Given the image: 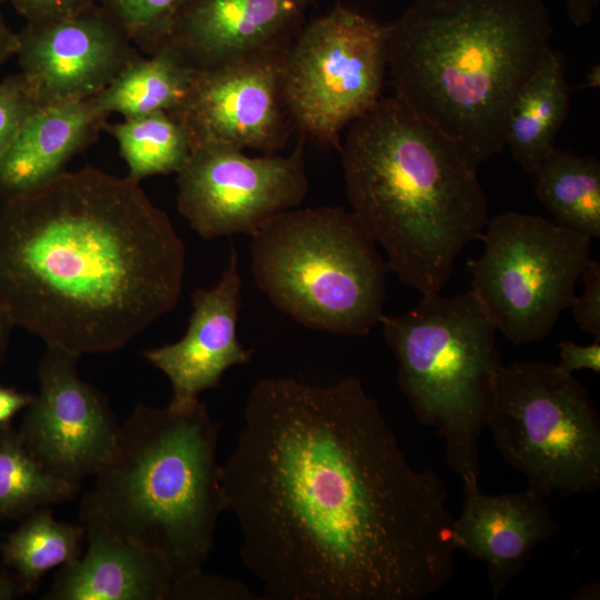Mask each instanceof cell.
Returning <instances> with one entry per match:
<instances>
[{"mask_svg":"<svg viewBox=\"0 0 600 600\" xmlns=\"http://www.w3.org/2000/svg\"><path fill=\"white\" fill-rule=\"evenodd\" d=\"M483 254L470 260L471 291L517 346L538 342L576 298L591 238L541 216L508 211L488 221Z\"/></svg>","mask_w":600,"mask_h":600,"instance_id":"9","label":"cell"},{"mask_svg":"<svg viewBox=\"0 0 600 600\" xmlns=\"http://www.w3.org/2000/svg\"><path fill=\"white\" fill-rule=\"evenodd\" d=\"M576 596L578 599L580 598V596H584L582 597V599H588V596H596V587H584Z\"/></svg>","mask_w":600,"mask_h":600,"instance_id":"38","label":"cell"},{"mask_svg":"<svg viewBox=\"0 0 600 600\" xmlns=\"http://www.w3.org/2000/svg\"><path fill=\"white\" fill-rule=\"evenodd\" d=\"M186 247L128 177L86 167L1 200L0 307L78 357L123 348L177 304Z\"/></svg>","mask_w":600,"mask_h":600,"instance_id":"2","label":"cell"},{"mask_svg":"<svg viewBox=\"0 0 600 600\" xmlns=\"http://www.w3.org/2000/svg\"><path fill=\"white\" fill-rule=\"evenodd\" d=\"M341 207L286 210L251 237V271L272 304L302 326L364 337L380 323L386 260Z\"/></svg>","mask_w":600,"mask_h":600,"instance_id":"7","label":"cell"},{"mask_svg":"<svg viewBox=\"0 0 600 600\" xmlns=\"http://www.w3.org/2000/svg\"><path fill=\"white\" fill-rule=\"evenodd\" d=\"M80 483L48 471L20 433L0 429V518H14L73 499Z\"/></svg>","mask_w":600,"mask_h":600,"instance_id":"25","label":"cell"},{"mask_svg":"<svg viewBox=\"0 0 600 600\" xmlns=\"http://www.w3.org/2000/svg\"><path fill=\"white\" fill-rule=\"evenodd\" d=\"M12 328H14L13 323L6 311L0 307V361Z\"/></svg>","mask_w":600,"mask_h":600,"instance_id":"35","label":"cell"},{"mask_svg":"<svg viewBox=\"0 0 600 600\" xmlns=\"http://www.w3.org/2000/svg\"><path fill=\"white\" fill-rule=\"evenodd\" d=\"M583 291L571 309L579 328L600 340V262L591 259L582 272Z\"/></svg>","mask_w":600,"mask_h":600,"instance_id":"29","label":"cell"},{"mask_svg":"<svg viewBox=\"0 0 600 600\" xmlns=\"http://www.w3.org/2000/svg\"><path fill=\"white\" fill-rule=\"evenodd\" d=\"M20 73L40 106L91 99L143 56L100 7L26 23L17 32Z\"/></svg>","mask_w":600,"mask_h":600,"instance_id":"14","label":"cell"},{"mask_svg":"<svg viewBox=\"0 0 600 600\" xmlns=\"http://www.w3.org/2000/svg\"><path fill=\"white\" fill-rule=\"evenodd\" d=\"M304 138L287 154L249 157L220 143L192 148L177 173V207L203 239L252 237L277 214L300 206L309 181Z\"/></svg>","mask_w":600,"mask_h":600,"instance_id":"11","label":"cell"},{"mask_svg":"<svg viewBox=\"0 0 600 600\" xmlns=\"http://www.w3.org/2000/svg\"><path fill=\"white\" fill-rule=\"evenodd\" d=\"M26 23H40L71 17L98 4L97 0H10Z\"/></svg>","mask_w":600,"mask_h":600,"instance_id":"30","label":"cell"},{"mask_svg":"<svg viewBox=\"0 0 600 600\" xmlns=\"http://www.w3.org/2000/svg\"><path fill=\"white\" fill-rule=\"evenodd\" d=\"M560 361L556 366L564 373L588 369L600 372V340L591 344L580 346L572 340L559 342Z\"/></svg>","mask_w":600,"mask_h":600,"instance_id":"31","label":"cell"},{"mask_svg":"<svg viewBox=\"0 0 600 600\" xmlns=\"http://www.w3.org/2000/svg\"><path fill=\"white\" fill-rule=\"evenodd\" d=\"M563 54L552 48L520 90L508 113L504 146L527 173L533 174L556 148V137L570 107Z\"/></svg>","mask_w":600,"mask_h":600,"instance_id":"20","label":"cell"},{"mask_svg":"<svg viewBox=\"0 0 600 600\" xmlns=\"http://www.w3.org/2000/svg\"><path fill=\"white\" fill-rule=\"evenodd\" d=\"M242 279L232 248L228 266L211 289L191 296L192 312L184 336L146 351L147 360L169 379L173 407L199 400L200 393L220 387L223 373L251 361V351L238 339Z\"/></svg>","mask_w":600,"mask_h":600,"instance_id":"16","label":"cell"},{"mask_svg":"<svg viewBox=\"0 0 600 600\" xmlns=\"http://www.w3.org/2000/svg\"><path fill=\"white\" fill-rule=\"evenodd\" d=\"M600 83V68L599 66H594L591 68V70L588 72L586 77V81L582 83L584 88H596L599 87Z\"/></svg>","mask_w":600,"mask_h":600,"instance_id":"37","label":"cell"},{"mask_svg":"<svg viewBox=\"0 0 600 600\" xmlns=\"http://www.w3.org/2000/svg\"><path fill=\"white\" fill-rule=\"evenodd\" d=\"M14 596V586L4 576H0V600H7Z\"/></svg>","mask_w":600,"mask_h":600,"instance_id":"36","label":"cell"},{"mask_svg":"<svg viewBox=\"0 0 600 600\" xmlns=\"http://www.w3.org/2000/svg\"><path fill=\"white\" fill-rule=\"evenodd\" d=\"M86 538L81 524L58 521L48 509L29 514L2 543L3 561L18 574L22 588L33 591L41 577L80 557Z\"/></svg>","mask_w":600,"mask_h":600,"instance_id":"24","label":"cell"},{"mask_svg":"<svg viewBox=\"0 0 600 600\" xmlns=\"http://www.w3.org/2000/svg\"><path fill=\"white\" fill-rule=\"evenodd\" d=\"M387 24L338 3L290 44L282 87L294 130L341 149L342 130L382 98Z\"/></svg>","mask_w":600,"mask_h":600,"instance_id":"10","label":"cell"},{"mask_svg":"<svg viewBox=\"0 0 600 600\" xmlns=\"http://www.w3.org/2000/svg\"><path fill=\"white\" fill-rule=\"evenodd\" d=\"M487 428L538 494L563 498L600 488L599 413L584 386L554 363L502 364Z\"/></svg>","mask_w":600,"mask_h":600,"instance_id":"8","label":"cell"},{"mask_svg":"<svg viewBox=\"0 0 600 600\" xmlns=\"http://www.w3.org/2000/svg\"><path fill=\"white\" fill-rule=\"evenodd\" d=\"M186 0H97L137 49L150 56L162 47Z\"/></svg>","mask_w":600,"mask_h":600,"instance_id":"26","label":"cell"},{"mask_svg":"<svg viewBox=\"0 0 600 600\" xmlns=\"http://www.w3.org/2000/svg\"><path fill=\"white\" fill-rule=\"evenodd\" d=\"M81 526L87 550L61 567L44 599L166 600L172 574L160 556L102 526Z\"/></svg>","mask_w":600,"mask_h":600,"instance_id":"18","label":"cell"},{"mask_svg":"<svg viewBox=\"0 0 600 600\" xmlns=\"http://www.w3.org/2000/svg\"><path fill=\"white\" fill-rule=\"evenodd\" d=\"M398 363L397 382L416 419L444 443L462 488L479 489V439L502 366L497 328L476 294H422L402 316L380 320Z\"/></svg>","mask_w":600,"mask_h":600,"instance_id":"6","label":"cell"},{"mask_svg":"<svg viewBox=\"0 0 600 600\" xmlns=\"http://www.w3.org/2000/svg\"><path fill=\"white\" fill-rule=\"evenodd\" d=\"M193 77L194 70L163 44L129 64L96 100L108 117L119 113L127 119L172 112L186 100Z\"/></svg>","mask_w":600,"mask_h":600,"instance_id":"21","label":"cell"},{"mask_svg":"<svg viewBox=\"0 0 600 600\" xmlns=\"http://www.w3.org/2000/svg\"><path fill=\"white\" fill-rule=\"evenodd\" d=\"M320 0H186L164 44L193 70L290 47Z\"/></svg>","mask_w":600,"mask_h":600,"instance_id":"15","label":"cell"},{"mask_svg":"<svg viewBox=\"0 0 600 600\" xmlns=\"http://www.w3.org/2000/svg\"><path fill=\"white\" fill-rule=\"evenodd\" d=\"M339 153L351 211L388 270L421 294L441 292L489 221L478 167L396 96L349 126Z\"/></svg>","mask_w":600,"mask_h":600,"instance_id":"3","label":"cell"},{"mask_svg":"<svg viewBox=\"0 0 600 600\" xmlns=\"http://www.w3.org/2000/svg\"><path fill=\"white\" fill-rule=\"evenodd\" d=\"M552 33L544 0H412L387 24L393 96L479 167L503 149L511 104Z\"/></svg>","mask_w":600,"mask_h":600,"instance_id":"4","label":"cell"},{"mask_svg":"<svg viewBox=\"0 0 600 600\" xmlns=\"http://www.w3.org/2000/svg\"><path fill=\"white\" fill-rule=\"evenodd\" d=\"M461 512L453 520L457 550L487 567L493 599L524 569L531 552L553 538L559 524L547 498L530 488L487 494L462 488Z\"/></svg>","mask_w":600,"mask_h":600,"instance_id":"17","label":"cell"},{"mask_svg":"<svg viewBox=\"0 0 600 600\" xmlns=\"http://www.w3.org/2000/svg\"><path fill=\"white\" fill-rule=\"evenodd\" d=\"M78 359L47 346L38 368L39 391L26 408L20 432L48 471L74 483L111 460L120 433L108 401L80 378Z\"/></svg>","mask_w":600,"mask_h":600,"instance_id":"13","label":"cell"},{"mask_svg":"<svg viewBox=\"0 0 600 600\" xmlns=\"http://www.w3.org/2000/svg\"><path fill=\"white\" fill-rule=\"evenodd\" d=\"M39 106L20 72L0 81V159L24 120Z\"/></svg>","mask_w":600,"mask_h":600,"instance_id":"27","label":"cell"},{"mask_svg":"<svg viewBox=\"0 0 600 600\" xmlns=\"http://www.w3.org/2000/svg\"><path fill=\"white\" fill-rule=\"evenodd\" d=\"M108 116L96 97L37 107L0 159V200L28 192L61 172L90 146Z\"/></svg>","mask_w":600,"mask_h":600,"instance_id":"19","label":"cell"},{"mask_svg":"<svg viewBox=\"0 0 600 600\" xmlns=\"http://www.w3.org/2000/svg\"><path fill=\"white\" fill-rule=\"evenodd\" d=\"M136 182L151 176L178 173L192 146L183 126L169 112H156L106 123Z\"/></svg>","mask_w":600,"mask_h":600,"instance_id":"23","label":"cell"},{"mask_svg":"<svg viewBox=\"0 0 600 600\" xmlns=\"http://www.w3.org/2000/svg\"><path fill=\"white\" fill-rule=\"evenodd\" d=\"M33 396L19 392L11 388L0 387V429L7 428L10 420L22 409L27 408Z\"/></svg>","mask_w":600,"mask_h":600,"instance_id":"32","label":"cell"},{"mask_svg":"<svg viewBox=\"0 0 600 600\" xmlns=\"http://www.w3.org/2000/svg\"><path fill=\"white\" fill-rule=\"evenodd\" d=\"M18 49V36L6 23L0 9V67L11 57L16 56Z\"/></svg>","mask_w":600,"mask_h":600,"instance_id":"34","label":"cell"},{"mask_svg":"<svg viewBox=\"0 0 600 600\" xmlns=\"http://www.w3.org/2000/svg\"><path fill=\"white\" fill-rule=\"evenodd\" d=\"M288 49L194 70L186 100L169 112L186 129L192 148L220 143L264 154L286 148L294 130L282 87Z\"/></svg>","mask_w":600,"mask_h":600,"instance_id":"12","label":"cell"},{"mask_svg":"<svg viewBox=\"0 0 600 600\" xmlns=\"http://www.w3.org/2000/svg\"><path fill=\"white\" fill-rule=\"evenodd\" d=\"M256 594L240 581L206 573L202 569L172 581L166 600H253Z\"/></svg>","mask_w":600,"mask_h":600,"instance_id":"28","label":"cell"},{"mask_svg":"<svg viewBox=\"0 0 600 600\" xmlns=\"http://www.w3.org/2000/svg\"><path fill=\"white\" fill-rule=\"evenodd\" d=\"M534 192L558 224L600 237V162L554 148L537 171Z\"/></svg>","mask_w":600,"mask_h":600,"instance_id":"22","label":"cell"},{"mask_svg":"<svg viewBox=\"0 0 600 600\" xmlns=\"http://www.w3.org/2000/svg\"><path fill=\"white\" fill-rule=\"evenodd\" d=\"M564 2L570 22L579 28L591 21L599 0H564Z\"/></svg>","mask_w":600,"mask_h":600,"instance_id":"33","label":"cell"},{"mask_svg":"<svg viewBox=\"0 0 600 600\" xmlns=\"http://www.w3.org/2000/svg\"><path fill=\"white\" fill-rule=\"evenodd\" d=\"M223 510L268 600H424L452 578L444 482L404 456L360 379L254 383Z\"/></svg>","mask_w":600,"mask_h":600,"instance_id":"1","label":"cell"},{"mask_svg":"<svg viewBox=\"0 0 600 600\" xmlns=\"http://www.w3.org/2000/svg\"><path fill=\"white\" fill-rule=\"evenodd\" d=\"M220 428L200 399L183 407L138 404L82 497L80 524L102 526L157 553L172 581L201 570L224 511Z\"/></svg>","mask_w":600,"mask_h":600,"instance_id":"5","label":"cell"}]
</instances>
